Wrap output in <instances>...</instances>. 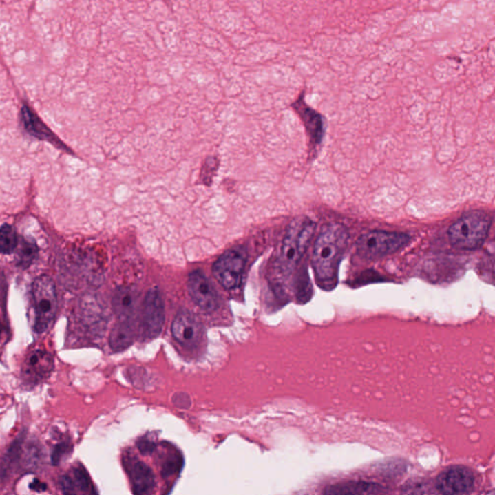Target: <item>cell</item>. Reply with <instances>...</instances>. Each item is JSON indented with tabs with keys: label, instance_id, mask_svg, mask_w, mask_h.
Wrapping results in <instances>:
<instances>
[{
	"label": "cell",
	"instance_id": "cell-1",
	"mask_svg": "<svg viewBox=\"0 0 495 495\" xmlns=\"http://www.w3.org/2000/svg\"><path fill=\"white\" fill-rule=\"evenodd\" d=\"M346 227L330 222L322 229L313 253V268L320 288L331 291L338 283L339 268L348 245Z\"/></svg>",
	"mask_w": 495,
	"mask_h": 495
},
{
	"label": "cell",
	"instance_id": "cell-2",
	"mask_svg": "<svg viewBox=\"0 0 495 495\" xmlns=\"http://www.w3.org/2000/svg\"><path fill=\"white\" fill-rule=\"evenodd\" d=\"M492 222L489 213L480 210L466 213L450 227V243L459 250L479 249L489 236Z\"/></svg>",
	"mask_w": 495,
	"mask_h": 495
},
{
	"label": "cell",
	"instance_id": "cell-3",
	"mask_svg": "<svg viewBox=\"0 0 495 495\" xmlns=\"http://www.w3.org/2000/svg\"><path fill=\"white\" fill-rule=\"evenodd\" d=\"M315 231V224L308 218L294 220L288 227L279 255V269L288 276L307 252Z\"/></svg>",
	"mask_w": 495,
	"mask_h": 495
},
{
	"label": "cell",
	"instance_id": "cell-4",
	"mask_svg": "<svg viewBox=\"0 0 495 495\" xmlns=\"http://www.w3.org/2000/svg\"><path fill=\"white\" fill-rule=\"evenodd\" d=\"M33 308H34V324L36 334H44L51 330L56 322L57 293L54 280L48 275H42L34 280L31 286Z\"/></svg>",
	"mask_w": 495,
	"mask_h": 495
},
{
	"label": "cell",
	"instance_id": "cell-5",
	"mask_svg": "<svg viewBox=\"0 0 495 495\" xmlns=\"http://www.w3.org/2000/svg\"><path fill=\"white\" fill-rule=\"evenodd\" d=\"M408 234L372 231L363 234L356 242V251L365 260H379L398 252L410 243Z\"/></svg>",
	"mask_w": 495,
	"mask_h": 495
},
{
	"label": "cell",
	"instance_id": "cell-6",
	"mask_svg": "<svg viewBox=\"0 0 495 495\" xmlns=\"http://www.w3.org/2000/svg\"><path fill=\"white\" fill-rule=\"evenodd\" d=\"M247 263V253L243 248L231 249L222 253L213 265L215 278L222 288L234 289L242 282L244 270Z\"/></svg>",
	"mask_w": 495,
	"mask_h": 495
},
{
	"label": "cell",
	"instance_id": "cell-7",
	"mask_svg": "<svg viewBox=\"0 0 495 495\" xmlns=\"http://www.w3.org/2000/svg\"><path fill=\"white\" fill-rule=\"evenodd\" d=\"M54 369L51 353L44 349H33L25 357L21 370V379L25 386L35 387L49 379Z\"/></svg>",
	"mask_w": 495,
	"mask_h": 495
},
{
	"label": "cell",
	"instance_id": "cell-8",
	"mask_svg": "<svg viewBox=\"0 0 495 495\" xmlns=\"http://www.w3.org/2000/svg\"><path fill=\"white\" fill-rule=\"evenodd\" d=\"M165 322V306L157 288L150 289L143 302L142 333L145 338L154 339L161 334Z\"/></svg>",
	"mask_w": 495,
	"mask_h": 495
},
{
	"label": "cell",
	"instance_id": "cell-9",
	"mask_svg": "<svg viewBox=\"0 0 495 495\" xmlns=\"http://www.w3.org/2000/svg\"><path fill=\"white\" fill-rule=\"evenodd\" d=\"M474 485L472 471L463 466H455L443 471L435 482V487L442 494H468Z\"/></svg>",
	"mask_w": 495,
	"mask_h": 495
},
{
	"label": "cell",
	"instance_id": "cell-10",
	"mask_svg": "<svg viewBox=\"0 0 495 495\" xmlns=\"http://www.w3.org/2000/svg\"><path fill=\"white\" fill-rule=\"evenodd\" d=\"M171 332L178 343L187 348H193L202 338V324L192 313L181 310L172 322Z\"/></svg>",
	"mask_w": 495,
	"mask_h": 495
},
{
	"label": "cell",
	"instance_id": "cell-11",
	"mask_svg": "<svg viewBox=\"0 0 495 495\" xmlns=\"http://www.w3.org/2000/svg\"><path fill=\"white\" fill-rule=\"evenodd\" d=\"M188 291L196 305L205 312H213L218 307V295L209 279L202 271L189 275Z\"/></svg>",
	"mask_w": 495,
	"mask_h": 495
},
{
	"label": "cell",
	"instance_id": "cell-12",
	"mask_svg": "<svg viewBox=\"0 0 495 495\" xmlns=\"http://www.w3.org/2000/svg\"><path fill=\"white\" fill-rule=\"evenodd\" d=\"M26 432H21L9 446L6 455L0 461V480L6 481L14 474L17 467L20 465L23 456V444L25 441Z\"/></svg>",
	"mask_w": 495,
	"mask_h": 495
},
{
	"label": "cell",
	"instance_id": "cell-13",
	"mask_svg": "<svg viewBox=\"0 0 495 495\" xmlns=\"http://www.w3.org/2000/svg\"><path fill=\"white\" fill-rule=\"evenodd\" d=\"M129 474L133 490L137 494H148L154 489L155 479L152 470L145 463L136 461L129 463Z\"/></svg>",
	"mask_w": 495,
	"mask_h": 495
},
{
	"label": "cell",
	"instance_id": "cell-14",
	"mask_svg": "<svg viewBox=\"0 0 495 495\" xmlns=\"http://www.w3.org/2000/svg\"><path fill=\"white\" fill-rule=\"evenodd\" d=\"M386 492L384 487L375 483L348 482L332 485L324 490L326 494H377Z\"/></svg>",
	"mask_w": 495,
	"mask_h": 495
},
{
	"label": "cell",
	"instance_id": "cell-15",
	"mask_svg": "<svg viewBox=\"0 0 495 495\" xmlns=\"http://www.w3.org/2000/svg\"><path fill=\"white\" fill-rule=\"evenodd\" d=\"M112 308L119 319L130 320L136 310L135 294L127 288H117L112 297Z\"/></svg>",
	"mask_w": 495,
	"mask_h": 495
},
{
	"label": "cell",
	"instance_id": "cell-16",
	"mask_svg": "<svg viewBox=\"0 0 495 495\" xmlns=\"http://www.w3.org/2000/svg\"><path fill=\"white\" fill-rule=\"evenodd\" d=\"M21 119H23V123L25 124L26 131L33 137L48 140V142L57 143L56 142V137H54L51 130L47 126H45V124L40 120V118H38L30 107L25 106V105L21 107Z\"/></svg>",
	"mask_w": 495,
	"mask_h": 495
},
{
	"label": "cell",
	"instance_id": "cell-17",
	"mask_svg": "<svg viewBox=\"0 0 495 495\" xmlns=\"http://www.w3.org/2000/svg\"><path fill=\"white\" fill-rule=\"evenodd\" d=\"M134 330L129 320L120 319L114 325L109 335V346L112 350L121 351L133 343Z\"/></svg>",
	"mask_w": 495,
	"mask_h": 495
},
{
	"label": "cell",
	"instance_id": "cell-18",
	"mask_svg": "<svg viewBox=\"0 0 495 495\" xmlns=\"http://www.w3.org/2000/svg\"><path fill=\"white\" fill-rule=\"evenodd\" d=\"M16 251L17 265L23 269L30 267L39 253L37 243L34 239L30 238H20Z\"/></svg>",
	"mask_w": 495,
	"mask_h": 495
},
{
	"label": "cell",
	"instance_id": "cell-19",
	"mask_svg": "<svg viewBox=\"0 0 495 495\" xmlns=\"http://www.w3.org/2000/svg\"><path fill=\"white\" fill-rule=\"evenodd\" d=\"M19 238L16 229L10 224H6L0 228V253L10 255L18 247Z\"/></svg>",
	"mask_w": 495,
	"mask_h": 495
},
{
	"label": "cell",
	"instance_id": "cell-20",
	"mask_svg": "<svg viewBox=\"0 0 495 495\" xmlns=\"http://www.w3.org/2000/svg\"><path fill=\"white\" fill-rule=\"evenodd\" d=\"M73 452V444L68 439H62L54 445L52 450L51 461L52 465H59L65 461Z\"/></svg>",
	"mask_w": 495,
	"mask_h": 495
},
{
	"label": "cell",
	"instance_id": "cell-21",
	"mask_svg": "<svg viewBox=\"0 0 495 495\" xmlns=\"http://www.w3.org/2000/svg\"><path fill=\"white\" fill-rule=\"evenodd\" d=\"M73 480L75 483L76 492H89L92 494L93 485L92 480L87 471L85 470L83 465H76L73 470Z\"/></svg>",
	"mask_w": 495,
	"mask_h": 495
},
{
	"label": "cell",
	"instance_id": "cell-22",
	"mask_svg": "<svg viewBox=\"0 0 495 495\" xmlns=\"http://www.w3.org/2000/svg\"><path fill=\"white\" fill-rule=\"evenodd\" d=\"M25 455V467L28 470H36L40 465L42 460V449L38 442L32 441L26 446V451H23Z\"/></svg>",
	"mask_w": 495,
	"mask_h": 495
},
{
	"label": "cell",
	"instance_id": "cell-23",
	"mask_svg": "<svg viewBox=\"0 0 495 495\" xmlns=\"http://www.w3.org/2000/svg\"><path fill=\"white\" fill-rule=\"evenodd\" d=\"M59 487H61L62 494H76V492L75 483L73 478L70 475L66 474L61 476L59 481Z\"/></svg>",
	"mask_w": 495,
	"mask_h": 495
},
{
	"label": "cell",
	"instance_id": "cell-24",
	"mask_svg": "<svg viewBox=\"0 0 495 495\" xmlns=\"http://www.w3.org/2000/svg\"><path fill=\"white\" fill-rule=\"evenodd\" d=\"M7 291H8V286L6 278L2 270H0V307H2L4 313L6 312Z\"/></svg>",
	"mask_w": 495,
	"mask_h": 495
},
{
	"label": "cell",
	"instance_id": "cell-25",
	"mask_svg": "<svg viewBox=\"0 0 495 495\" xmlns=\"http://www.w3.org/2000/svg\"><path fill=\"white\" fill-rule=\"evenodd\" d=\"M30 489L36 492H43L47 490L48 485L45 483L41 482V481L35 479L30 485Z\"/></svg>",
	"mask_w": 495,
	"mask_h": 495
},
{
	"label": "cell",
	"instance_id": "cell-26",
	"mask_svg": "<svg viewBox=\"0 0 495 495\" xmlns=\"http://www.w3.org/2000/svg\"><path fill=\"white\" fill-rule=\"evenodd\" d=\"M7 332H8V328H7L6 325H4L3 322L0 320V339L3 338L4 335L7 334Z\"/></svg>",
	"mask_w": 495,
	"mask_h": 495
}]
</instances>
